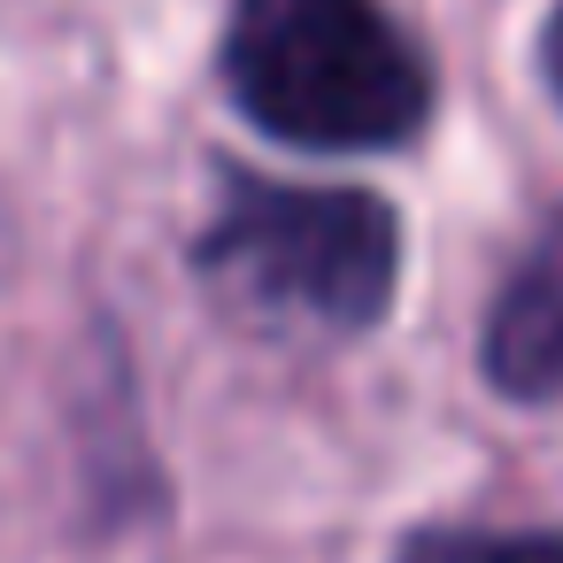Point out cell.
Wrapping results in <instances>:
<instances>
[{
	"label": "cell",
	"instance_id": "obj_5",
	"mask_svg": "<svg viewBox=\"0 0 563 563\" xmlns=\"http://www.w3.org/2000/svg\"><path fill=\"white\" fill-rule=\"evenodd\" d=\"M532 70H540V93L555 101V117H563V0L540 16V40H532Z\"/></svg>",
	"mask_w": 563,
	"mask_h": 563
},
{
	"label": "cell",
	"instance_id": "obj_4",
	"mask_svg": "<svg viewBox=\"0 0 563 563\" xmlns=\"http://www.w3.org/2000/svg\"><path fill=\"white\" fill-rule=\"evenodd\" d=\"M394 563H563V525H409Z\"/></svg>",
	"mask_w": 563,
	"mask_h": 563
},
{
	"label": "cell",
	"instance_id": "obj_6",
	"mask_svg": "<svg viewBox=\"0 0 563 563\" xmlns=\"http://www.w3.org/2000/svg\"><path fill=\"white\" fill-rule=\"evenodd\" d=\"M540 247H555V255H563V209H555V217L540 224Z\"/></svg>",
	"mask_w": 563,
	"mask_h": 563
},
{
	"label": "cell",
	"instance_id": "obj_1",
	"mask_svg": "<svg viewBox=\"0 0 563 563\" xmlns=\"http://www.w3.org/2000/svg\"><path fill=\"white\" fill-rule=\"evenodd\" d=\"M401 209L371 186H294L217 163L209 224L194 232V286L255 340L347 347L401 301Z\"/></svg>",
	"mask_w": 563,
	"mask_h": 563
},
{
	"label": "cell",
	"instance_id": "obj_2",
	"mask_svg": "<svg viewBox=\"0 0 563 563\" xmlns=\"http://www.w3.org/2000/svg\"><path fill=\"white\" fill-rule=\"evenodd\" d=\"M217 86L301 155H401L440 109V70L386 0H224Z\"/></svg>",
	"mask_w": 563,
	"mask_h": 563
},
{
	"label": "cell",
	"instance_id": "obj_3",
	"mask_svg": "<svg viewBox=\"0 0 563 563\" xmlns=\"http://www.w3.org/2000/svg\"><path fill=\"white\" fill-rule=\"evenodd\" d=\"M478 378L517 409L563 401V255L555 247L532 240L525 263L486 301V317H478Z\"/></svg>",
	"mask_w": 563,
	"mask_h": 563
}]
</instances>
